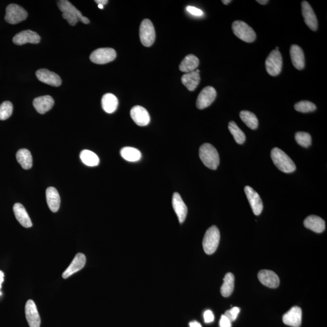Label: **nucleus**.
<instances>
[{"mask_svg": "<svg viewBox=\"0 0 327 327\" xmlns=\"http://www.w3.org/2000/svg\"><path fill=\"white\" fill-rule=\"evenodd\" d=\"M25 314L27 321L30 327H40L41 319L35 302L29 299L26 302Z\"/></svg>", "mask_w": 327, "mask_h": 327, "instance_id": "11", "label": "nucleus"}, {"mask_svg": "<svg viewBox=\"0 0 327 327\" xmlns=\"http://www.w3.org/2000/svg\"><path fill=\"white\" fill-rule=\"evenodd\" d=\"M98 7L99 9H103L104 8V6H102L101 4H98Z\"/></svg>", "mask_w": 327, "mask_h": 327, "instance_id": "47", "label": "nucleus"}, {"mask_svg": "<svg viewBox=\"0 0 327 327\" xmlns=\"http://www.w3.org/2000/svg\"><path fill=\"white\" fill-rule=\"evenodd\" d=\"M219 326L220 327H231V322L223 314L221 316Z\"/></svg>", "mask_w": 327, "mask_h": 327, "instance_id": "41", "label": "nucleus"}, {"mask_svg": "<svg viewBox=\"0 0 327 327\" xmlns=\"http://www.w3.org/2000/svg\"><path fill=\"white\" fill-rule=\"evenodd\" d=\"M290 57L293 65L297 70H302L305 67V57L303 50L299 46L294 45L290 48Z\"/></svg>", "mask_w": 327, "mask_h": 327, "instance_id": "22", "label": "nucleus"}, {"mask_svg": "<svg viewBox=\"0 0 327 327\" xmlns=\"http://www.w3.org/2000/svg\"><path fill=\"white\" fill-rule=\"evenodd\" d=\"M200 159L207 168L216 170L219 164V156L218 151L213 146L205 143L200 147L199 151Z\"/></svg>", "mask_w": 327, "mask_h": 327, "instance_id": "2", "label": "nucleus"}, {"mask_svg": "<svg viewBox=\"0 0 327 327\" xmlns=\"http://www.w3.org/2000/svg\"><path fill=\"white\" fill-rule=\"evenodd\" d=\"M116 57V52L114 49L99 48L91 53L90 60L95 64L104 65L113 62Z\"/></svg>", "mask_w": 327, "mask_h": 327, "instance_id": "8", "label": "nucleus"}, {"mask_svg": "<svg viewBox=\"0 0 327 327\" xmlns=\"http://www.w3.org/2000/svg\"><path fill=\"white\" fill-rule=\"evenodd\" d=\"M173 208L179 219L180 223H184L187 214V207L183 201L180 195L175 192L172 197Z\"/></svg>", "mask_w": 327, "mask_h": 327, "instance_id": "20", "label": "nucleus"}, {"mask_svg": "<svg viewBox=\"0 0 327 327\" xmlns=\"http://www.w3.org/2000/svg\"><path fill=\"white\" fill-rule=\"evenodd\" d=\"M222 2H223V4L228 5L229 4H230L231 1V0H223V1H222Z\"/></svg>", "mask_w": 327, "mask_h": 327, "instance_id": "46", "label": "nucleus"}, {"mask_svg": "<svg viewBox=\"0 0 327 327\" xmlns=\"http://www.w3.org/2000/svg\"><path fill=\"white\" fill-rule=\"evenodd\" d=\"M4 273L2 272V271L0 270V289H1L2 286V283L4 281Z\"/></svg>", "mask_w": 327, "mask_h": 327, "instance_id": "44", "label": "nucleus"}, {"mask_svg": "<svg viewBox=\"0 0 327 327\" xmlns=\"http://www.w3.org/2000/svg\"><path fill=\"white\" fill-rule=\"evenodd\" d=\"M190 327H202L201 324L197 321H193L189 324Z\"/></svg>", "mask_w": 327, "mask_h": 327, "instance_id": "42", "label": "nucleus"}, {"mask_svg": "<svg viewBox=\"0 0 327 327\" xmlns=\"http://www.w3.org/2000/svg\"><path fill=\"white\" fill-rule=\"evenodd\" d=\"M36 77L41 82L52 86L58 87L62 83L59 75L46 69L37 70L36 72Z\"/></svg>", "mask_w": 327, "mask_h": 327, "instance_id": "14", "label": "nucleus"}, {"mask_svg": "<svg viewBox=\"0 0 327 327\" xmlns=\"http://www.w3.org/2000/svg\"><path fill=\"white\" fill-rule=\"evenodd\" d=\"M13 105L10 101H4L0 105V120H6L12 115Z\"/></svg>", "mask_w": 327, "mask_h": 327, "instance_id": "37", "label": "nucleus"}, {"mask_svg": "<svg viewBox=\"0 0 327 327\" xmlns=\"http://www.w3.org/2000/svg\"><path fill=\"white\" fill-rule=\"evenodd\" d=\"M257 1L258 3L262 5L266 4L268 2V0H258V1Z\"/></svg>", "mask_w": 327, "mask_h": 327, "instance_id": "45", "label": "nucleus"}, {"mask_svg": "<svg viewBox=\"0 0 327 327\" xmlns=\"http://www.w3.org/2000/svg\"><path fill=\"white\" fill-rule=\"evenodd\" d=\"M265 67L271 76H278L280 74L282 67V58L279 50H273L270 52L265 61Z\"/></svg>", "mask_w": 327, "mask_h": 327, "instance_id": "6", "label": "nucleus"}, {"mask_svg": "<svg viewBox=\"0 0 327 327\" xmlns=\"http://www.w3.org/2000/svg\"><path fill=\"white\" fill-rule=\"evenodd\" d=\"M131 116L135 123L140 126H146L150 121V114L147 110L140 106H135L131 109Z\"/></svg>", "mask_w": 327, "mask_h": 327, "instance_id": "16", "label": "nucleus"}, {"mask_svg": "<svg viewBox=\"0 0 327 327\" xmlns=\"http://www.w3.org/2000/svg\"><path fill=\"white\" fill-rule=\"evenodd\" d=\"M258 279L265 286L276 289L279 285V278L274 272L271 270H261L258 273Z\"/></svg>", "mask_w": 327, "mask_h": 327, "instance_id": "18", "label": "nucleus"}, {"mask_svg": "<svg viewBox=\"0 0 327 327\" xmlns=\"http://www.w3.org/2000/svg\"><path fill=\"white\" fill-rule=\"evenodd\" d=\"M140 38L141 43L145 47H150L154 43L156 33L152 22L145 19L141 23L140 28Z\"/></svg>", "mask_w": 327, "mask_h": 327, "instance_id": "5", "label": "nucleus"}, {"mask_svg": "<svg viewBox=\"0 0 327 327\" xmlns=\"http://www.w3.org/2000/svg\"><path fill=\"white\" fill-rule=\"evenodd\" d=\"M220 241V232L215 226H212L206 231L205 234L202 245L205 253L207 255H212L215 252Z\"/></svg>", "mask_w": 327, "mask_h": 327, "instance_id": "3", "label": "nucleus"}, {"mask_svg": "<svg viewBox=\"0 0 327 327\" xmlns=\"http://www.w3.org/2000/svg\"><path fill=\"white\" fill-rule=\"evenodd\" d=\"M46 200L51 211L55 213L60 209V196L58 190L53 187H48L46 192Z\"/></svg>", "mask_w": 327, "mask_h": 327, "instance_id": "24", "label": "nucleus"}, {"mask_svg": "<svg viewBox=\"0 0 327 327\" xmlns=\"http://www.w3.org/2000/svg\"><path fill=\"white\" fill-rule=\"evenodd\" d=\"M17 162L24 169H30L33 167V157L30 152L26 148H21L16 154Z\"/></svg>", "mask_w": 327, "mask_h": 327, "instance_id": "29", "label": "nucleus"}, {"mask_svg": "<svg viewBox=\"0 0 327 327\" xmlns=\"http://www.w3.org/2000/svg\"><path fill=\"white\" fill-rule=\"evenodd\" d=\"M295 140L303 147H309L311 145V136L309 133L298 131L295 134Z\"/></svg>", "mask_w": 327, "mask_h": 327, "instance_id": "35", "label": "nucleus"}, {"mask_svg": "<svg viewBox=\"0 0 327 327\" xmlns=\"http://www.w3.org/2000/svg\"><path fill=\"white\" fill-rule=\"evenodd\" d=\"M13 210L17 221L22 226L25 228H30L33 226L30 217L23 205L16 203L14 206Z\"/></svg>", "mask_w": 327, "mask_h": 327, "instance_id": "23", "label": "nucleus"}, {"mask_svg": "<svg viewBox=\"0 0 327 327\" xmlns=\"http://www.w3.org/2000/svg\"><path fill=\"white\" fill-rule=\"evenodd\" d=\"M85 262H86V258L84 254L79 253L75 256L74 260L63 273L62 277L64 279H67L70 276L74 275V273L79 272L84 267Z\"/></svg>", "mask_w": 327, "mask_h": 327, "instance_id": "19", "label": "nucleus"}, {"mask_svg": "<svg viewBox=\"0 0 327 327\" xmlns=\"http://www.w3.org/2000/svg\"><path fill=\"white\" fill-rule=\"evenodd\" d=\"M121 155L124 160L130 162H138L141 158V153L140 150L131 147H126L122 148Z\"/></svg>", "mask_w": 327, "mask_h": 327, "instance_id": "31", "label": "nucleus"}, {"mask_svg": "<svg viewBox=\"0 0 327 327\" xmlns=\"http://www.w3.org/2000/svg\"><path fill=\"white\" fill-rule=\"evenodd\" d=\"M204 322L206 323L209 324L213 322L214 317L213 312L211 311H206L204 313Z\"/></svg>", "mask_w": 327, "mask_h": 327, "instance_id": "39", "label": "nucleus"}, {"mask_svg": "<svg viewBox=\"0 0 327 327\" xmlns=\"http://www.w3.org/2000/svg\"><path fill=\"white\" fill-rule=\"evenodd\" d=\"M57 4L58 8L63 13V12H66V13L72 15V16L79 19V21H82V23L85 24L90 23L89 19L87 17L82 16V12L67 0H60V1H58Z\"/></svg>", "mask_w": 327, "mask_h": 327, "instance_id": "17", "label": "nucleus"}, {"mask_svg": "<svg viewBox=\"0 0 327 327\" xmlns=\"http://www.w3.org/2000/svg\"><path fill=\"white\" fill-rule=\"evenodd\" d=\"M285 325L293 327H299L302 323V310L300 307H292L282 318Z\"/></svg>", "mask_w": 327, "mask_h": 327, "instance_id": "15", "label": "nucleus"}, {"mask_svg": "<svg viewBox=\"0 0 327 327\" xmlns=\"http://www.w3.org/2000/svg\"><path fill=\"white\" fill-rule=\"evenodd\" d=\"M240 118L244 123L249 128L255 130L258 127V119L257 117L252 112L247 111H243L240 112Z\"/></svg>", "mask_w": 327, "mask_h": 327, "instance_id": "32", "label": "nucleus"}, {"mask_svg": "<svg viewBox=\"0 0 327 327\" xmlns=\"http://www.w3.org/2000/svg\"><path fill=\"white\" fill-rule=\"evenodd\" d=\"M229 129L236 142L239 145H243L245 142L246 139L245 134L241 130L235 122L230 121L229 123Z\"/></svg>", "mask_w": 327, "mask_h": 327, "instance_id": "34", "label": "nucleus"}, {"mask_svg": "<svg viewBox=\"0 0 327 327\" xmlns=\"http://www.w3.org/2000/svg\"><path fill=\"white\" fill-rule=\"evenodd\" d=\"M101 104L102 109L107 114H112L116 111L118 106V100L115 95L112 94H106L102 98Z\"/></svg>", "mask_w": 327, "mask_h": 327, "instance_id": "28", "label": "nucleus"}, {"mask_svg": "<svg viewBox=\"0 0 327 327\" xmlns=\"http://www.w3.org/2000/svg\"><path fill=\"white\" fill-rule=\"evenodd\" d=\"M216 91L214 87L207 86L201 90L197 97L196 107L200 110L204 109L211 106L216 98Z\"/></svg>", "mask_w": 327, "mask_h": 327, "instance_id": "9", "label": "nucleus"}, {"mask_svg": "<svg viewBox=\"0 0 327 327\" xmlns=\"http://www.w3.org/2000/svg\"><path fill=\"white\" fill-rule=\"evenodd\" d=\"M240 312V309L239 307H235L233 308L226 311L224 315L230 320L231 323L235 321L237 318L239 313Z\"/></svg>", "mask_w": 327, "mask_h": 327, "instance_id": "38", "label": "nucleus"}, {"mask_svg": "<svg viewBox=\"0 0 327 327\" xmlns=\"http://www.w3.org/2000/svg\"><path fill=\"white\" fill-rule=\"evenodd\" d=\"M271 158L276 167L282 172L290 173L296 170V166L291 158L279 148H273Z\"/></svg>", "mask_w": 327, "mask_h": 327, "instance_id": "1", "label": "nucleus"}, {"mask_svg": "<svg viewBox=\"0 0 327 327\" xmlns=\"http://www.w3.org/2000/svg\"><path fill=\"white\" fill-rule=\"evenodd\" d=\"M294 109L301 113H309L316 111V106L311 101H301L294 105Z\"/></svg>", "mask_w": 327, "mask_h": 327, "instance_id": "36", "label": "nucleus"}, {"mask_svg": "<svg viewBox=\"0 0 327 327\" xmlns=\"http://www.w3.org/2000/svg\"><path fill=\"white\" fill-rule=\"evenodd\" d=\"M235 286V277L233 273H228L224 278V283L221 288V294L224 297L230 296L233 292Z\"/></svg>", "mask_w": 327, "mask_h": 327, "instance_id": "30", "label": "nucleus"}, {"mask_svg": "<svg viewBox=\"0 0 327 327\" xmlns=\"http://www.w3.org/2000/svg\"><path fill=\"white\" fill-rule=\"evenodd\" d=\"M40 35L35 32L26 30L20 32L15 35L13 42L16 45L21 46L26 43L38 44L40 42Z\"/></svg>", "mask_w": 327, "mask_h": 327, "instance_id": "12", "label": "nucleus"}, {"mask_svg": "<svg viewBox=\"0 0 327 327\" xmlns=\"http://www.w3.org/2000/svg\"><path fill=\"white\" fill-rule=\"evenodd\" d=\"M304 226L314 232H323L326 229V223L323 219L318 216L311 215L307 217L304 222Z\"/></svg>", "mask_w": 327, "mask_h": 327, "instance_id": "25", "label": "nucleus"}, {"mask_svg": "<svg viewBox=\"0 0 327 327\" xmlns=\"http://www.w3.org/2000/svg\"><path fill=\"white\" fill-rule=\"evenodd\" d=\"M80 158L85 165L90 166V167H95L98 165L99 163L98 157L90 150H82L80 153Z\"/></svg>", "mask_w": 327, "mask_h": 327, "instance_id": "33", "label": "nucleus"}, {"mask_svg": "<svg viewBox=\"0 0 327 327\" xmlns=\"http://www.w3.org/2000/svg\"><path fill=\"white\" fill-rule=\"evenodd\" d=\"M234 34L240 40L246 43H252L256 38L255 32L243 21H235L232 24Z\"/></svg>", "mask_w": 327, "mask_h": 327, "instance_id": "4", "label": "nucleus"}, {"mask_svg": "<svg viewBox=\"0 0 327 327\" xmlns=\"http://www.w3.org/2000/svg\"><path fill=\"white\" fill-rule=\"evenodd\" d=\"M199 72V70H196L195 71L186 73V74L182 75L181 78L182 83L190 91H194L196 89L197 85H199L200 81H201Z\"/></svg>", "mask_w": 327, "mask_h": 327, "instance_id": "26", "label": "nucleus"}, {"mask_svg": "<svg viewBox=\"0 0 327 327\" xmlns=\"http://www.w3.org/2000/svg\"><path fill=\"white\" fill-rule=\"evenodd\" d=\"M245 191L254 214L260 215L263 210L262 201L260 195L250 186H245Z\"/></svg>", "mask_w": 327, "mask_h": 327, "instance_id": "10", "label": "nucleus"}, {"mask_svg": "<svg viewBox=\"0 0 327 327\" xmlns=\"http://www.w3.org/2000/svg\"><path fill=\"white\" fill-rule=\"evenodd\" d=\"M95 1L98 4H101L102 5V6L107 4V2H108V1H107V0H95Z\"/></svg>", "mask_w": 327, "mask_h": 327, "instance_id": "43", "label": "nucleus"}, {"mask_svg": "<svg viewBox=\"0 0 327 327\" xmlns=\"http://www.w3.org/2000/svg\"><path fill=\"white\" fill-rule=\"evenodd\" d=\"M199 61L196 56L188 55L182 60L180 65V70L182 72L189 73L196 70L199 66Z\"/></svg>", "mask_w": 327, "mask_h": 327, "instance_id": "27", "label": "nucleus"}, {"mask_svg": "<svg viewBox=\"0 0 327 327\" xmlns=\"http://www.w3.org/2000/svg\"><path fill=\"white\" fill-rule=\"evenodd\" d=\"M187 10L190 14L194 15L195 16H202L203 15V12L201 9H197L195 7L188 6Z\"/></svg>", "mask_w": 327, "mask_h": 327, "instance_id": "40", "label": "nucleus"}, {"mask_svg": "<svg viewBox=\"0 0 327 327\" xmlns=\"http://www.w3.org/2000/svg\"><path fill=\"white\" fill-rule=\"evenodd\" d=\"M302 13L307 26L311 30L316 31L318 29V19L311 5L306 1L302 2Z\"/></svg>", "mask_w": 327, "mask_h": 327, "instance_id": "13", "label": "nucleus"}, {"mask_svg": "<svg viewBox=\"0 0 327 327\" xmlns=\"http://www.w3.org/2000/svg\"><path fill=\"white\" fill-rule=\"evenodd\" d=\"M33 105L34 108L39 114H45L52 108L54 105V100L49 95H45L34 99Z\"/></svg>", "mask_w": 327, "mask_h": 327, "instance_id": "21", "label": "nucleus"}, {"mask_svg": "<svg viewBox=\"0 0 327 327\" xmlns=\"http://www.w3.org/2000/svg\"><path fill=\"white\" fill-rule=\"evenodd\" d=\"M28 12L18 4H9L6 7L5 20L11 24H16L25 20L28 17Z\"/></svg>", "mask_w": 327, "mask_h": 327, "instance_id": "7", "label": "nucleus"}]
</instances>
